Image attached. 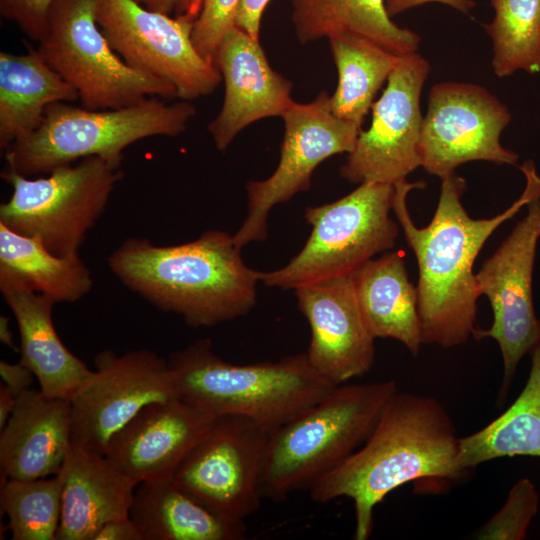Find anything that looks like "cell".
<instances>
[{
	"label": "cell",
	"instance_id": "6da1fadb",
	"mask_svg": "<svg viewBox=\"0 0 540 540\" xmlns=\"http://www.w3.org/2000/svg\"><path fill=\"white\" fill-rule=\"evenodd\" d=\"M519 168L526 178L523 193L505 211L485 219H473L465 210L461 198L467 184L463 177L453 172L441 178L436 211L423 228L413 223L407 196L425 183L403 180L394 185L392 210L419 269L416 288L422 344L450 348L473 336L481 296L473 272L475 259L502 223L540 197V176L533 161H525Z\"/></svg>",
	"mask_w": 540,
	"mask_h": 540
},
{
	"label": "cell",
	"instance_id": "7a4b0ae2",
	"mask_svg": "<svg viewBox=\"0 0 540 540\" xmlns=\"http://www.w3.org/2000/svg\"><path fill=\"white\" fill-rule=\"evenodd\" d=\"M459 439L440 401L397 390L364 443L318 479L310 497L317 503L350 498L354 539L367 540L375 507L393 490L418 481L440 488L463 477L456 463Z\"/></svg>",
	"mask_w": 540,
	"mask_h": 540
},
{
	"label": "cell",
	"instance_id": "3957f363",
	"mask_svg": "<svg viewBox=\"0 0 540 540\" xmlns=\"http://www.w3.org/2000/svg\"><path fill=\"white\" fill-rule=\"evenodd\" d=\"M107 263L129 290L191 327L242 317L256 304L259 271L244 263L241 248L225 231L207 230L191 242L168 246L130 237Z\"/></svg>",
	"mask_w": 540,
	"mask_h": 540
},
{
	"label": "cell",
	"instance_id": "277c9868",
	"mask_svg": "<svg viewBox=\"0 0 540 540\" xmlns=\"http://www.w3.org/2000/svg\"><path fill=\"white\" fill-rule=\"evenodd\" d=\"M168 363L179 399L215 415H239L274 431L321 400L336 385L306 353L255 364L219 357L209 339L172 352Z\"/></svg>",
	"mask_w": 540,
	"mask_h": 540
},
{
	"label": "cell",
	"instance_id": "5b68a950",
	"mask_svg": "<svg viewBox=\"0 0 540 540\" xmlns=\"http://www.w3.org/2000/svg\"><path fill=\"white\" fill-rule=\"evenodd\" d=\"M396 391L392 380L341 384L272 431L263 497L280 501L309 490L364 443Z\"/></svg>",
	"mask_w": 540,
	"mask_h": 540
},
{
	"label": "cell",
	"instance_id": "8992f818",
	"mask_svg": "<svg viewBox=\"0 0 540 540\" xmlns=\"http://www.w3.org/2000/svg\"><path fill=\"white\" fill-rule=\"evenodd\" d=\"M195 115L189 101L167 104L155 97L107 110L54 103L33 133L5 151L7 169L34 177L91 156L120 168L129 145L153 136H178Z\"/></svg>",
	"mask_w": 540,
	"mask_h": 540
},
{
	"label": "cell",
	"instance_id": "52a82bcc",
	"mask_svg": "<svg viewBox=\"0 0 540 540\" xmlns=\"http://www.w3.org/2000/svg\"><path fill=\"white\" fill-rule=\"evenodd\" d=\"M394 185L363 182L348 195L305 210L312 226L301 251L284 267L260 272L268 287L283 290L351 275L366 261L395 246L398 226L391 219Z\"/></svg>",
	"mask_w": 540,
	"mask_h": 540
},
{
	"label": "cell",
	"instance_id": "ba28073f",
	"mask_svg": "<svg viewBox=\"0 0 540 540\" xmlns=\"http://www.w3.org/2000/svg\"><path fill=\"white\" fill-rule=\"evenodd\" d=\"M122 176L120 168L98 156L36 178L6 169L1 178L11 186L12 194L0 205V223L38 238L56 255L78 253Z\"/></svg>",
	"mask_w": 540,
	"mask_h": 540
},
{
	"label": "cell",
	"instance_id": "9c48e42d",
	"mask_svg": "<svg viewBox=\"0 0 540 540\" xmlns=\"http://www.w3.org/2000/svg\"><path fill=\"white\" fill-rule=\"evenodd\" d=\"M96 0H56L36 48L78 93L83 107L118 109L150 97L178 98L168 82L138 71L112 49L95 17Z\"/></svg>",
	"mask_w": 540,
	"mask_h": 540
},
{
	"label": "cell",
	"instance_id": "30bf717a",
	"mask_svg": "<svg viewBox=\"0 0 540 540\" xmlns=\"http://www.w3.org/2000/svg\"><path fill=\"white\" fill-rule=\"evenodd\" d=\"M96 22L130 67L168 82L179 99L213 93L222 77L192 41L194 22L149 10L135 0H96Z\"/></svg>",
	"mask_w": 540,
	"mask_h": 540
},
{
	"label": "cell",
	"instance_id": "8fae6325",
	"mask_svg": "<svg viewBox=\"0 0 540 540\" xmlns=\"http://www.w3.org/2000/svg\"><path fill=\"white\" fill-rule=\"evenodd\" d=\"M282 119L284 136L275 171L264 180L246 184L248 213L233 235L239 248L265 240L271 209L307 191L315 169L336 154L350 153L362 130L332 112L326 91L307 103L294 101Z\"/></svg>",
	"mask_w": 540,
	"mask_h": 540
},
{
	"label": "cell",
	"instance_id": "7c38bea8",
	"mask_svg": "<svg viewBox=\"0 0 540 540\" xmlns=\"http://www.w3.org/2000/svg\"><path fill=\"white\" fill-rule=\"evenodd\" d=\"M70 400L72 443L105 454L111 438L145 406L178 398L168 363L154 351L103 350Z\"/></svg>",
	"mask_w": 540,
	"mask_h": 540
},
{
	"label": "cell",
	"instance_id": "4fadbf2b",
	"mask_svg": "<svg viewBox=\"0 0 540 540\" xmlns=\"http://www.w3.org/2000/svg\"><path fill=\"white\" fill-rule=\"evenodd\" d=\"M511 119L508 107L483 86L436 83L422 121L421 167L441 179L470 161L515 165L519 155L500 143Z\"/></svg>",
	"mask_w": 540,
	"mask_h": 540
},
{
	"label": "cell",
	"instance_id": "5bb4252c",
	"mask_svg": "<svg viewBox=\"0 0 540 540\" xmlns=\"http://www.w3.org/2000/svg\"><path fill=\"white\" fill-rule=\"evenodd\" d=\"M272 431L239 415L216 417L173 478L215 510L245 520L263 497Z\"/></svg>",
	"mask_w": 540,
	"mask_h": 540
},
{
	"label": "cell",
	"instance_id": "9a60e30c",
	"mask_svg": "<svg viewBox=\"0 0 540 540\" xmlns=\"http://www.w3.org/2000/svg\"><path fill=\"white\" fill-rule=\"evenodd\" d=\"M526 216L514 227L475 274L480 295L491 305L493 322L476 328V340L494 339L500 348L503 380L499 391L505 398L518 364L540 341V321L532 298V276L540 239V197L527 204Z\"/></svg>",
	"mask_w": 540,
	"mask_h": 540
},
{
	"label": "cell",
	"instance_id": "2e32d148",
	"mask_svg": "<svg viewBox=\"0 0 540 540\" xmlns=\"http://www.w3.org/2000/svg\"><path fill=\"white\" fill-rule=\"evenodd\" d=\"M430 69L418 52L401 56L382 95L371 107L369 128L361 130L340 168L342 178L350 183L395 185L421 166L420 97Z\"/></svg>",
	"mask_w": 540,
	"mask_h": 540
},
{
	"label": "cell",
	"instance_id": "e0dca14e",
	"mask_svg": "<svg viewBox=\"0 0 540 540\" xmlns=\"http://www.w3.org/2000/svg\"><path fill=\"white\" fill-rule=\"evenodd\" d=\"M311 339V366L338 386L362 377L375 361V337L360 311L351 275L327 278L294 289Z\"/></svg>",
	"mask_w": 540,
	"mask_h": 540
},
{
	"label": "cell",
	"instance_id": "ac0fdd59",
	"mask_svg": "<svg viewBox=\"0 0 540 540\" xmlns=\"http://www.w3.org/2000/svg\"><path fill=\"white\" fill-rule=\"evenodd\" d=\"M213 63L224 81L225 95L207 129L220 151L250 124L282 117L294 103L292 82L271 67L260 40L235 25L221 39Z\"/></svg>",
	"mask_w": 540,
	"mask_h": 540
},
{
	"label": "cell",
	"instance_id": "d6986e66",
	"mask_svg": "<svg viewBox=\"0 0 540 540\" xmlns=\"http://www.w3.org/2000/svg\"><path fill=\"white\" fill-rule=\"evenodd\" d=\"M216 417L179 398L151 403L111 438L105 455L138 485L173 478Z\"/></svg>",
	"mask_w": 540,
	"mask_h": 540
},
{
	"label": "cell",
	"instance_id": "ffe728a7",
	"mask_svg": "<svg viewBox=\"0 0 540 540\" xmlns=\"http://www.w3.org/2000/svg\"><path fill=\"white\" fill-rule=\"evenodd\" d=\"M58 475L62 508L56 540H93L106 522L130 516L138 484L107 455L72 443Z\"/></svg>",
	"mask_w": 540,
	"mask_h": 540
},
{
	"label": "cell",
	"instance_id": "44dd1931",
	"mask_svg": "<svg viewBox=\"0 0 540 540\" xmlns=\"http://www.w3.org/2000/svg\"><path fill=\"white\" fill-rule=\"evenodd\" d=\"M72 445L69 400L28 389L0 430L1 478L32 480L57 475Z\"/></svg>",
	"mask_w": 540,
	"mask_h": 540
},
{
	"label": "cell",
	"instance_id": "7402d4cb",
	"mask_svg": "<svg viewBox=\"0 0 540 540\" xmlns=\"http://www.w3.org/2000/svg\"><path fill=\"white\" fill-rule=\"evenodd\" d=\"M1 293L18 326L19 362L31 369L43 394L70 401L93 370L60 339L52 315L56 303L31 290Z\"/></svg>",
	"mask_w": 540,
	"mask_h": 540
},
{
	"label": "cell",
	"instance_id": "603a6c76",
	"mask_svg": "<svg viewBox=\"0 0 540 540\" xmlns=\"http://www.w3.org/2000/svg\"><path fill=\"white\" fill-rule=\"evenodd\" d=\"M130 517L143 540H240L244 520L207 505L174 478L140 483Z\"/></svg>",
	"mask_w": 540,
	"mask_h": 540
},
{
	"label": "cell",
	"instance_id": "cb8c5ba5",
	"mask_svg": "<svg viewBox=\"0 0 540 540\" xmlns=\"http://www.w3.org/2000/svg\"><path fill=\"white\" fill-rule=\"evenodd\" d=\"M402 254L387 251L366 261L351 276L371 334L395 339L417 356L422 345L418 293L409 280Z\"/></svg>",
	"mask_w": 540,
	"mask_h": 540
},
{
	"label": "cell",
	"instance_id": "d4e9b609",
	"mask_svg": "<svg viewBox=\"0 0 540 540\" xmlns=\"http://www.w3.org/2000/svg\"><path fill=\"white\" fill-rule=\"evenodd\" d=\"M79 100L77 91L55 72L36 48L27 53L0 52V148L33 133L47 108Z\"/></svg>",
	"mask_w": 540,
	"mask_h": 540
},
{
	"label": "cell",
	"instance_id": "484cf974",
	"mask_svg": "<svg viewBox=\"0 0 540 540\" xmlns=\"http://www.w3.org/2000/svg\"><path fill=\"white\" fill-rule=\"evenodd\" d=\"M93 287L89 268L78 253L59 256L38 239L0 223V290L25 289L55 303H74Z\"/></svg>",
	"mask_w": 540,
	"mask_h": 540
},
{
	"label": "cell",
	"instance_id": "4316f807",
	"mask_svg": "<svg viewBox=\"0 0 540 540\" xmlns=\"http://www.w3.org/2000/svg\"><path fill=\"white\" fill-rule=\"evenodd\" d=\"M391 18L385 0H292L291 20L301 44L351 33L397 55L418 52L420 36Z\"/></svg>",
	"mask_w": 540,
	"mask_h": 540
},
{
	"label": "cell",
	"instance_id": "83f0119b",
	"mask_svg": "<svg viewBox=\"0 0 540 540\" xmlns=\"http://www.w3.org/2000/svg\"><path fill=\"white\" fill-rule=\"evenodd\" d=\"M529 355L530 373L515 401L486 426L459 439L456 463L463 473L497 458L540 457V341Z\"/></svg>",
	"mask_w": 540,
	"mask_h": 540
},
{
	"label": "cell",
	"instance_id": "f1b7e54d",
	"mask_svg": "<svg viewBox=\"0 0 540 540\" xmlns=\"http://www.w3.org/2000/svg\"><path fill=\"white\" fill-rule=\"evenodd\" d=\"M328 40L338 73L336 90L330 96L332 112L361 128L377 92L402 55L356 34L341 33Z\"/></svg>",
	"mask_w": 540,
	"mask_h": 540
},
{
	"label": "cell",
	"instance_id": "f546056e",
	"mask_svg": "<svg viewBox=\"0 0 540 540\" xmlns=\"http://www.w3.org/2000/svg\"><path fill=\"white\" fill-rule=\"evenodd\" d=\"M492 68L499 78L517 71L540 72V0H491Z\"/></svg>",
	"mask_w": 540,
	"mask_h": 540
},
{
	"label": "cell",
	"instance_id": "4dcf8cb0",
	"mask_svg": "<svg viewBox=\"0 0 540 540\" xmlns=\"http://www.w3.org/2000/svg\"><path fill=\"white\" fill-rule=\"evenodd\" d=\"M0 506L13 540H56L61 519L62 483L52 478L1 479Z\"/></svg>",
	"mask_w": 540,
	"mask_h": 540
},
{
	"label": "cell",
	"instance_id": "1f68e13d",
	"mask_svg": "<svg viewBox=\"0 0 540 540\" xmlns=\"http://www.w3.org/2000/svg\"><path fill=\"white\" fill-rule=\"evenodd\" d=\"M539 509V494L529 478H521L511 487L504 505L472 538L479 540H522Z\"/></svg>",
	"mask_w": 540,
	"mask_h": 540
},
{
	"label": "cell",
	"instance_id": "d6a6232c",
	"mask_svg": "<svg viewBox=\"0 0 540 540\" xmlns=\"http://www.w3.org/2000/svg\"><path fill=\"white\" fill-rule=\"evenodd\" d=\"M240 0H180L174 16L194 21L192 41L196 50L213 62L215 51L234 26Z\"/></svg>",
	"mask_w": 540,
	"mask_h": 540
},
{
	"label": "cell",
	"instance_id": "836d02e7",
	"mask_svg": "<svg viewBox=\"0 0 540 540\" xmlns=\"http://www.w3.org/2000/svg\"><path fill=\"white\" fill-rule=\"evenodd\" d=\"M56 0H0V14L30 39L39 42L47 32L50 10Z\"/></svg>",
	"mask_w": 540,
	"mask_h": 540
},
{
	"label": "cell",
	"instance_id": "e575fe53",
	"mask_svg": "<svg viewBox=\"0 0 540 540\" xmlns=\"http://www.w3.org/2000/svg\"><path fill=\"white\" fill-rule=\"evenodd\" d=\"M271 0H240L234 25L253 38L260 40V27L263 12Z\"/></svg>",
	"mask_w": 540,
	"mask_h": 540
},
{
	"label": "cell",
	"instance_id": "d590c367",
	"mask_svg": "<svg viewBox=\"0 0 540 540\" xmlns=\"http://www.w3.org/2000/svg\"><path fill=\"white\" fill-rule=\"evenodd\" d=\"M0 376L2 383L17 397L30 389L35 378L30 368L18 362L16 364L0 361Z\"/></svg>",
	"mask_w": 540,
	"mask_h": 540
},
{
	"label": "cell",
	"instance_id": "8d00e7d4",
	"mask_svg": "<svg viewBox=\"0 0 540 540\" xmlns=\"http://www.w3.org/2000/svg\"><path fill=\"white\" fill-rule=\"evenodd\" d=\"M93 540H143L142 534L130 516L106 522L95 533Z\"/></svg>",
	"mask_w": 540,
	"mask_h": 540
},
{
	"label": "cell",
	"instance_id": "74e56055",
	"mask_svg": "<svg viewBox=\"0 0 540 540\" xmlns=\"http://www.w3.org/2000/svg\"><path fill=\"white\" fill-rule=\"evenodd\" d=\"M427 3H440L465 14L469 13L476 5L474 0H385L390 17Z\"/></svg>",
	"mask_w": 540,
	"mask_h": 540
},
{
	"label": "cell",
	"instance_id": "f35d334b",
	"mask_svg": "<svg viewBox=\"0 0 540 540\" xmlns=\"http://www.w3.org/2000/svg\"><path fill=\"white\" fill-rule=\"evenodd\" d=\"M17 402V397L2 383L0 385V430L7 424Z\"/></svg>",
	"mask_w": 540,
	"mask_h": 540
},
{
	"label": "cell",
	"instance_id": "ab89813d",
	"mask_svg": "<svg viewBox=\"0 0 540 540\" xmlns=\"http://www.w3.org/2000/svg\"><path fill=\"white\" fill-rule=\"evenodd\" d=\"M135 1L149 10L174 16L180 0H135Z\"/></svg>",
	"mask_w": 540,
	"mask_h": 540
},
{
	"label": "cell",
	"instance_id": "60d3db41",
	"mask_svg": "<svg viewBox=\"0 0 540 540\" xmlns=\"http://www.w3.org/2000/svg\"><path fill=\"white\" fill-rule=\"evenodd\" d=\"M0 339L1 342L7 345L9 348L13 349L14 351L17 350L13 340V333L9 327V319L3 316L0 318Z\"/></svg>",
	"mask_w": 540,
	"mask_h": 540
}]
</instances>
